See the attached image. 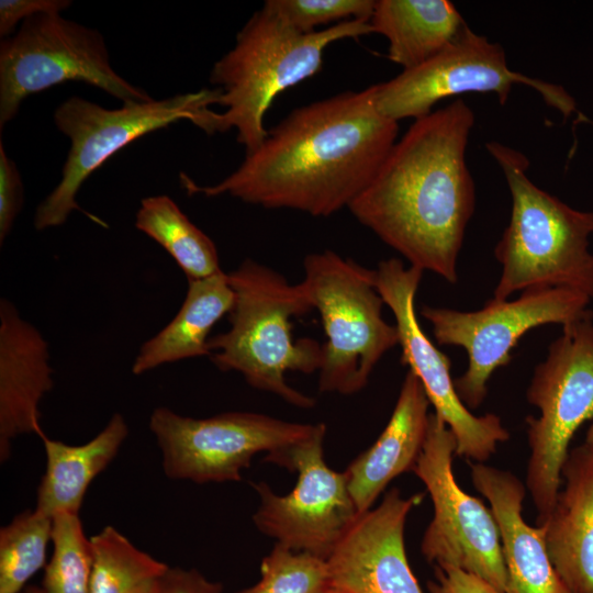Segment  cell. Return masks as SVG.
Wrapping results in <instances>:
<instances>
[{
    "mask_svg": "<svg viewBox=\"0 0 593 593\" xmlns=\"http://www.w3.org/2000/svg\"><path fill=\"white\" fill-rule=\"evenodd\" d=\"M235 294L223 270L201 279H188L184 301L176 316L139 348L132 372L136 376L159 366L197 357H210L212 327L234 305Z\"/></svg>",
    "mask_w": 593,
    "mask_h": 593,
    "instance_id": "obj_22",
    "label": "cell"
},
{
    "mask_svg": "<svg viewBox=\"0 0 593 593\" xmlns=\"http://www.w3.org/2000/svg\"><path fill=\"white\" fill-rule=\"evenodd\" d=\"M326 560L276 544L262 559L259 581L236 593H329Z\"/></svg>",
    "mask_w": 593,
    "mask_h": 593,
    "instance_id": "obj_28",
    "label": "cell"
},
{
    "mask_svg": "<svg viewBox=\"0 0 593 593\" xmlns=\"http://www.w3.org/2000/svg\"><path fill=\"white\" fill-rule=\"evenodd\" d=\"M219 582L208 580L195 569L169 568L154 593H222Z\"/></svg>",
    "mask_w": 593,
    "mask_h": 593,
    "instance_id": "obj_33",
    "label": "cell"
},
{
    "mask_svg": "<svg viewBox=\"0 0 593 593\" xmlns=\"http://www.w3.org/2000/svg\"><path fill=\"white\" fill-rule=\"evenodd\" d=\"M377 85L292 110L240 166L213 186L181 174L189 194H228L266 209L329 216L349 208L396 143L399 122L376 107Z\"/></svg>",
    "mask_w": 593,
    "mask_h": 593,
    "instance_id": "obj_1",
    "label": "cell"
},
{
    "mask_svg": "<svg viewBox=\"0 0 593 593\" xmlns=\"http://www.w3.org/2000/svg\"><path fill=\"white\" fill-rule=\"evenodd\" d=\"M48 343L22 318L8 299L0 300V460L22 434L44 435L40 403L53 389Z\"/></svg>",
    "mask_w": 593,
    "mask_h": 593,
    "instance_id": "obj_17",
    "label": "cell"
},
{
    "mask_svg": "<svg viewBox=\"0 0 593 593\" xmlns=\"http://www.w3.org/2000/svg\"><path fill=\"white\" fill-rule=\"evenodd\" d=\"M474 124L461 99L414 120L349 211L411 266L457 283V262L474 213L466 160Z\"/></svg>",
    "mask_w": 593,
    "mask_h": 593,
    "instance_id": "obj_2",
    "label": "cell"
},
{
    "mask_svg": "<svg viewBox=\"0 0 593 593\" xmlns=\"http://www.w3.org/2000/svg\"><path fill=\"white\" fill-rule=\"evenodd\" d=\"M561 477L544 523L547 551L570 593H593V452L584 444L570 449Z\"/></svg>",
    "mask_w": 593,
    "mask_h": 593,
    "instance_id": "obj_20",
    "label": "cell"
},
{
    "mask_svg": "<svg viewBox=\"0 0 593 593\" xmlns=\"http://www.w3.org/2000/svg\"><path fill=\"white\" fill-rule=\"evenodd\" d=\"M135 227L160 245L188 279L222 271L214 242L168 195L144 198L136 212Z\"/></svg>",
    "mask_w": 593,
    "mask_h": 593,
    "instance_id": "obj_24",
    "label": "cell"
},
{
    "mask_svg": "<svg viewBox=\"0 0 593 593\" xmlns=\"http://www.w3.org/2000/svg\"><path fill=\"white\" fill-rule=\"evenodd\" d=\"M518 83L535 89L564 118L575 112L574 99L561 86L512 70L502 45L466 24L436 56L377 83L376 107L396 122L417 120L433 112L438 101L462 93H494L504 104Z\"/></svg>",
    "mask_w": 593,
    "mask_h": 593,
    "instance_id": "obj_12",
    "label": "cell"
},
{
    "mask_svg": "<svg viewBox=\"0 0 593 593\" xmlns=\"http://www.w3.org/2000/svg\"><path fill=\"white\" fill-rule=\"evenodd\" d=\"M221 90L202 89L161 100L128 101L105 109L80 97L60 103L54 113L56 127L70 139L61 179L40 203L34 215L38 231L63 225L75 210L77 193L87 178L133 141L181 120L201 125Z\"/></svg>",
    "mask_w": 593,
    "mask_h": 593,
    "instance_id": "obj_8",
    "label": "cell"
},
{
    "mask_svg": "<svg viewBox=\"0 0 593 593\" xmlns=\"http://www.w3.org/2000/svg\"><path fill=\"white\" fill-rule=\"evenodd\" d=\"M377 0H267L265 5L300 33L348 20L370 21Z\"/></svg>",
    "mask_w": 593,
    "mask_h": 593,
    "instance_id": "obj_29",
    "label": "cell"
},
{
    "mask_svg": "<svg viewBox=\"0 0 593 593\" xmlns=\"http://www.w3.org/2000/svg\"><path fill=\"white\" fill-rule=\"evenodd\" d=\"M584 445L593 452V419L586 432Z\"/></svg>",
    "mask_w": 593,
    "mask_h": 593,
    "instance_id": "obj_34",
    "label": "cell"
},
{
    "mask_svg": "<svg viewBox=\"0 0 593 593\" xmlns=\"http://www.w3.org/2000/svg\"><path fill=\"white\" fill-rule=\"evenodd\" d=\"M526 398L540 412L526 418V486L541 525L560 491L570 443L593 419V314L562 325L546 359L536 366Z\"/></svg>",
    "mask_w": 593,
    "mask_h": 593,
    "instance_id": "obj_7",
    "label": "cell"
},
{
    "mask_svg": "<svg viewBox=\"0 0 593 593\" xmlns=\"http://www.w3.org/2000/svg\"><path fill=\"white\" fill-rule=\"evenodd\" d=\"M53 518L26 510L0 529V593H21L45 566Z\"/></svg>",
    "mask_w": 593,
    "mask_h": 593,
    "instance_id": "obj_26",
    "label": "cell"
},
{
    "mask_svg": "<svg viewBox=\"0 0 593 593\" xmlns=\"http://www.w3.org/2000/svg\"><path fill=\"white\" fill-rule=\"evenodd\" d=\"M128 435V426L114 413L92 439L82 445H68L41 437L46 468L37 488L35 510L53 518L58 513L79 514L86 492L116 457Z\"/></svg>",
    "mask_w": 593,
    "mask_h": 593,
    "instance_id": "obj_21",
    "label": "cell"
},
{
    "mask_svg": "<svg viewBox=\"0 0 593 593\" xmlns=\"http://www.w3.org/2000/svg\"><path fill=\"white\" fill-rule=\"evenodd\" d=\"M454 433L435 413L413 472L425 484L434 506L421 551L435 567H455L474 574L499 593L506 590L500 530L491 508L466 493L452 472Z\"/></svg>",
    "mask_w": 593,
    "mask_h": 593,
    "instance_id": "obj_11",
    "label": "cell"
},
{
    "mask_svg": "<svg viewBox=\"0 0 593 593\" xmlns=\"http://www.w3.org/2000/svg\"><path fill=\"white\" fill-rule=\"evenodd\" d=\"M314 426L253 412L193 418L165 406L149 417L165 474L200 484L240 481L256 454L283 450L307 437Z\"/></svg>",
    "mask_w": 593,
    "mask_h": 593,
    "instance_id": "obj_14",
    "label": "cell"
},
{
    "mask_svg": "<svg viewBox=\"0 0 593 593\" xmlns=\"http://www.w3.org/2000/svg\"><path fill=\"white\" fill-rule=\"evenodd\" d=\"M473 486L491 504L506 568L505 593H570L555 570L546 547L545 525H528L523 516L526 490L510 471L470 462Z\"/></svg>",
    "mask_w": 593,
    "mask_h": 593,
    "instance_id": "obj_18",
    "label": "cell"
},
{
    "mask_svg": "<svg viewBox=\"0 0 593 593\" xmlns=\"http://www.w3.org/2000/svg\"><path fill=\"white\" fill-rule=\"evenodd\" d=\"M423 270L405 268L398 258L379 262L374 286L395 318L401 362L421 381L429 403L451 429L457 441L456 455L473 462L486 461L499 443L510 438L501 418L492 413L473 415L457 394L450 374V360L423 332L415 312V295Z\"/></svg>",
    "mask_w": 593,
    "mask_h": 593,
    "instance_id": "obj_15",
    "label": "cell"
},
{
    "mask_svg": "<svg viewBox=\"0 0 593 593\" xmlns=\"http://www.w3.org/2000/svg\"><path fill=\"white\" fill-rule=\"evenodd\" d=\"M90 593H154L170 567L108 525L90 537Z\"/></svg>",
    "mask_w": 593,
    "mask_h": 593,
    "instance_id": "obj_25",
    "label": "cell"
},
{
    "mask_svg": "<svg viewBox=\"0 0 593 593\" xmlns=\"http://www.w3.org/2000/svg\"><path fill=\"white\" fill-rule=\"evenodd\" d=\"M591 299L561 288L528 289L513 301L490 299L481 310L461 312L424 305L421 315L433 326L439 345L462 347L468 368L455 388L468 409H478L488 394L493 372L510 363L524 334L546 325H564L592 315Z\"/></svg>",
    "mask_w": 593,
    "mask_h": 593,
    "instance_id": "obj_10",
    "label": "cell"
},
{
    "mask_svg": "<svg viewBox=\"0 0 593 593\" xmlns=\"http://www.w3.org/2000/svg\"><path fill=\"white\" fill-rule=\"evenodd\" d=\"M300 282L317 310L326 342L318 369L321 392L350 395L361 391L379 360L399 345L395 325L382 317L384 304L374 270L333 250L309 254Z\"/></svg>",
    "mask_w": 593,
    "mask_h": 593,
    "instance_id": "obj_6",
    "label": "cell"
},
{
    "mask_svg": "<svg viewBox=\"0 0 593 593\" xmlns=\"http://www.w3.org/2000/svg\"><path fill=\"white\" fill-rule=\"evenodd\" d=\"M325 432L324 424H315L307 437L266 457L298 472L290 493L277 495L266 482L251 485L260 500L253 521L262 534L290 550L327 560L360 514L345 471L331 469L324 460Z\"/></svg>",
    "mask_w": 593,
    "mask_h": 593,
    "instance_id": "obj_13",
    "label": "cell"
},
{
    "mask_svg": "<svg viewBox=\"0 0 593 593\" xmlns=\"http://www.w3.org/2000/svg\"><path fill=\"white\" fill-rule=\"evenodd\" d=\"M69 81L97 87L123 103L152 100L113 69L98 30L60 13H42L0 43V127L29 96Z\"/></svg>",
    "mask_w": 593,
    "mask_h": 593,
    "instance_id": "obj_9",
    "label": "cell"
},
{
    "mask_svg": "<svg viewBox=\"0 0 593 593\" xmlns=\"http://www.w3.org/2000/svg\"><path fill=\"white\" fill-rule=\"evenodd\" d=\"M429 405L421 381L409 370L387 426L345 470L359 514L371 510L394 478L413 471L425 444Z\"/></svg>",
    "mask_w": 593,
    "mask_h": 593,
    "instance_id": "obj_19",
    "label": "cell"
},
{
    "mask_svg": "<svg viewBox=\"0 0 593 593\" xmlns=\"http://www.w3.org/2000/svg\"><path fill=\"white\" fill-rule=\"evenodd\" d=\"M53 553L42 580L44 593H90L92 551L79 514L53 517Z\"/></svg>",
    "mask_w": 593,
    "mask_h": 593,
    "instance_id": "obj_27",
    "label": "cell"
},
{
    "mask_svg": "<svg viewBox=\"0 0 593 593\" xmlns=\"http://www.w3.org/2000/svg\"><path fill=\"white\" fill-rule=\"evenodd\" d=\"M512 197L511 220L494 248L502 273L493 299L516 291L569 289L593 299V212L573 209L527 176L528 158L499 142L485 145Z\"/></svg>",
    "mask_w": 593,
    "mask_h": 593,
    "instance_id": "obj_5",
    "label": "cell"
},
{
    "mask_svg": "<svg viewBox=\"0 0 593 593\" xmlns=\"http://www.w3.org/2000/svg\"><path fill=\"white\" fill-rule=\"evenodd\" d=\"M228 281L235 300L230 328L210 337V360L222 371H237L253 388L271 392L286 402L311 409L315 400L291 388L288 371L312 373L322 362V345L312 338L292 337V317L313 306L299 282L253 259H245Z\"/></svg>",
    "mask_w": 593,
    "mask_h": 593,
    "instance_id": "obj_4",
    "label": "cell"
},
{
    "mask_svg": "<svg viewBox=\"0 0 593 593\" xmlns=\"http://www.w3.org/2000/svg\"><path fill=\"white\" fill-rule=\"evenodd\" d=\"M423 494L403 497L388 491L360 514L326 560L333 593H424L410 568L404 528Z\"/></svg>",
    "mask_w": 593,
    "mask_h": 593,
    "instance_id": "obj_16",
    "label": "cell"
},
{
    "mask_svg": "<svg viewBox=\"0 0 593 593\" xmlns=\"http://www.w3.org/2000/svg\"><path fill=\"white\" fill-rule=\"evenodd\" d=\"M329 593H333V592H329Z\"/></svg>",
    "mask_w": 593,
    "mask_h": 593,
    "instance_id": "obj_36",
    "label": "cell"
},
{
    "mask_svg": "<svg viewBox=\"0 0 593 593\" xmlns=\"http://www.w3.org/2000/svg\"><path fill=\"white\" fill-rule=\"evenodd\" d=\"M370 33L367 20L300 33L264 4L237 33L233 48L214 64L210 81L221 90L216 104L226 110H211L200 128L208 134L235 128L246 154L254 152L268 134L264 118L275 98L318 72L331 44Z\"/></svg>",
    "mask_w": 593,
    "mask_h": 593,
    "instance_id": "obj_3",
    "label": "cell"
},
{
    "mask_svg": "<svg viewBox=\"0 0 593 593\" xmlns=\"http://www.w3.org/2000/svg\"><path fill=\"white\" fill-rule=\"evenodd\" d=\"M23 204V184L15 163L0 142V243L10 234Z\"/></svg>",
    "mask_w": 593,
    "mask_h": 593,
    "instance_id": "obj_30",
    "label": "cell"
},
{
    "mask_svg": "<svg viewBox=\"0 0 593 593\" xmlns=\"http://www.w3.org/2000/svg\"><path fill=\"white\" fill-rule=\"evenodd\" d=\"M21 593H44L42 588L30 585L26 586Z\"/></svg>",
    "mask_w": 593,
    "mask_h": 593,
    "instance_id": "obj_35",
    "label": "cell"
},
{
    "mask_svg": "<svg viewBox=\"0 0 593 593\" xmlns=\"http://www.w3.org/2000/svg\"><path fill=\"white\" fill-rule=\"evenodd\" d=\"M372 33L389 43L388 58L403 70L440 53L467 24L448 0H377Z\"/></svg>",
    "mask_w": 593,
    "mask_h": 593,
    "instance_id": "obj_23",
    "label": "cell"
},
{
    "mask_svg": "<svg viewBox=\"0 0 593 593\" xmlns=\"http://www.w3.org/2000/svg\"><path fill=\"white\" fill-rule=\"evenodd\" d=\"M435 578L427 582L429 593H499L481 578L455 567H435Z\"/></svg>",
    "mask_w": 593,
    "mask_h": 593,
    "instance_id": "obj_32",
    "label": "cell"
},
{
    "mask_svg": "<svg viewBox=\"0 0 593 593\" xmlns=\"http://www.w3.org/2000/svg\"><path fill=\"white\" fill-rule=\"evenodd\" d=\"M71 4L70 0H1L0 36L14 34L19 22L42 13H60Z\"/></svg>",
    "mask_w": 593,
    "mask_h": 593,
    "instance_id": "obj_31",
    "label": "cell"
}]
</instances>
